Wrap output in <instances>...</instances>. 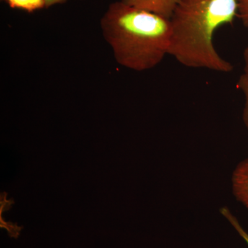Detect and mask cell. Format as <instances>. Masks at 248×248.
<instances>
[{"mask_svg":"<svg viewBox=\"0 0 248 248\" xmlns=\"http://www.w3.org/2000/svg\"><path fill=\"white\" fill-rule=\"evenodd\" d=\"M237 87L244 95L245 104L243 111V120L248 131V76L243 73L238 81Z\"/></svg>","mask_w":248,"mask_h":248,"instance_id":"obj_7","label":"cell"},{"mask_svg":"<svg viewBox=\"0 0 248 248\" xmlns=\"http://www.w3.org/2000/svg\"><path fill=\"white\" fill-rule=\"evenodd\" d=\"M236 17L237 0H182L170 19L169 55L188 68L231 73L233 65L217 52L213 39L220 27Z\"/></svg>","mask_w":248,"mask_h":248,"instance_id":"obj_1","label":"cell"},{"mask_svg":"<svg viewBox=\"0 0 248 248\" xmlns=\"http://www.w3.org/2000/svg\"><path fill=\"white\" fill-rule=\"evenodd\" d=\"M11 9L22 10L32 13L46 9L45 0H3Z\"/></svg>","mask_w":248,"mask_h":248,"instance_id":"obj_5","label":"cell"},{"mask_svg":"<svg viewBox=\"0 0 248 248\" xmlns=\"http://www.w3.org/2000/svg\"><path fill=\"white\" fill-rule=\"evenodd\" d=\"M244 72L248 76V46L245 48L244 52Z\"/></svg>","mask_w":248,"mask_h":248,"instance_id":"obj_11","label":"cell"},{"mask_svg":"<svg viewBox=\"0 0 248 248\" xmlns=\"http://www.w3.org/2000/svg\"><path fill=\"white\" fill-rule=\"evenodd\" d=\"M68 1L69 0H45L46 9L55 6V5L64 4Z\"/></svg>","mask_w":248,"mask_h":248,"instance_id":"obj_10","label":"cell"},{"mask_svg":"<svg viewBox=\"0 0 248 248\" xmlns=\"http://www.w3.org/2000/svg\"><path fill=\"white\" fill-rule=\"evenodd\" d=\"M220 213L228 220V222L231 223L236 232L239 233L241 237L244 240L245 242L247 244L248 246V233L245 231L244 228L240 224L239 220L233 215L231 210L228 207L224 206L220 209Z\"/></svg>","mask_w":248,"mask_h":248,"instance_id":"obj_6","label":"cell"},{"mask_svg":"<svg viewBox=\"0 0 248 248\" xmlns=\"http://www.w3.org/2000/svg\"><path fill=\"white\" fill-rule=\"evenodd\" d=\"M1 220V227L4 228L5 229L7 230L9 232L10 236L13 237H17L18 235L20 232V227L17 226V225L14 224V223H9V222H5L2 218H0Z\"/></svg>","mask_w":248,"mask_h":248,"instance_id":"obj_9","label":"cell"},{"mask_svg":"<svg viewBox=\"0 0 248 248\" xmlns=\"http://www.w3.org/2000/svg\"><path fill=\"white\" fill-rule=\"evenodd\" d=\"M232 189L235 199L248 209V158L240 161L233 171Z\"/></svg>","mask_w":248,"mask_h":248,"instance_id":"obj_3","label":"cell"},{"mask_svg":"<svg viewBox=\"0 0 248 248\" xmlns=\"http://www.w3.org/2000/svg\"><path fill=\"white\" fill-rule=\"evenodd\" d=\"M103 36L121 66L142 72L169 55V19L119 1L111 3L100 20Z\"/></svg>","mask_w":248,"mask_h":248,"instance_id":"obj_2","label":"cell"},{"mask_svg":"<svg viewBox=\"0 0 248 248\" xmlns=\"http://www.w3.org/2000/svg\"><path fill=\"white\" fill-rule=\"evenodd\" d=\"M125 4L170 19L182 0H120Z\"/></svg>","mask_w":248,"mask_h":248,"instance_id":"obj_4","label":"cell"},{"mask_svg":"<svg viewBox=\"0 0 248 248\" xmlns=\"http://www.w3.org/2000/svg\"><path fill=\"white\" fill-rule=\"evenodd\" d=\"M238 17L244 27L248 28V0H237Z\"/></svg>","mask_w":248,"mask_h":248,"instance_id":"obj_8","label":"cell"}]
</instances>
